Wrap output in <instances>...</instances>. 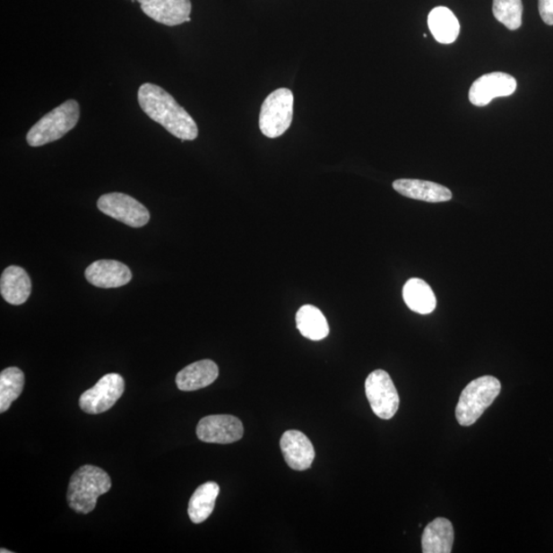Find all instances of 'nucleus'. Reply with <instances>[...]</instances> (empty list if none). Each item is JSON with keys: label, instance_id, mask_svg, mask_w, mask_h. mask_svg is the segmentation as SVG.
<instances>
[{"label": "nucleus", "instance_id": "1a4fd4ad", "mask_svg": "<svg viewBox=\"0 0 553 553\" xmlns=\"http://www.w3.org/2000/svg\"><path fill=\"white\" fill-rule=\"evenodd\" d=\"M196 434L204 443L232 444L242 439L244 428L235 416L211 415L199 421Z\"/></svg>", "mask_w": 553, "mask_h": 553}, {"label": "nucleus", "instance_id": "b1692460", "mask_svg": "<svg viewBox=\"0 0 553 553\" xmlns=\"http://www.w3.org/2000/svg\"><path fill=\"white\" fill-rule=\"evenodd\" d=\"M540 13L545 24L553 25V0H540Z\"/></svg>", "mask_w": 553, "mask_h": 553}, {"label": "nucleus", "instance_id": "5701e85b", "mask_svg": "<svg viewBox=\"0 0 553 553\" xmlns=\"http://www.w3.org/2000/svg\"><path fill=\"white\" fill-rule=\"evenodd\" d=\"M493 13L509 30H516L523 22L522 0H493Z\"/></svg>", "mask_w": 553, "mask_h": 553}, {"label": "nucleus", "instance_id": "412c9836", "mask_svg": "<svg viewBox=\"0 0 553 553\" xmlns=\"http://www.w3.org/2000/svg\"><path fill=\"white\" fill-rule=\"evenodd\" d=\"M297 326L306 339L318 341L326 339L329 325L325 315L314 306L301 307L297 314Z\"/></svg>", "mask_w": 553, "mask_h": 553}, {"label": "nucleus", "instance_id": "20e7f679", "mask_svg": "<svg viewBox=\"0 0 553 553\" xmlns=\"http://www.w3.org/2000/svg\"><path fill=\"white\" fill-rule=\"evenodd\" d=\"M81 108L75 99H69L55 108L27 134V143L31 147H41L63 138L78 124Z\"/></svg>", "mask_w": 553, "mask_h": 553}, {"label": "nucleus", "instance_id": "4be33fe9", "mask_svg": "<svg viewBox=\"0 0 553 553\" xmlns=\"http://www.w3.org/2000/svg\"><path fill=\"white\" fill-rule=\"evenodd\" d=\"M24 385V373L17 367L6 368L0 373V412L9 410L13 402L23 392Z\"/></svg>", "mask_w": 553, "mask_h": 553}, {"label": "nucleus", "instance_id": "f03ea898", "mask_svg": "<svg viewBox=\"0 0 553 553\" xmlns=\"http://www.w3.org/2000/svg\"><path fill=\"white\" fill-rule=\"evenodd\" d=\"M111 478L95 465H83L71 477L67 500L70 508L78 514H90L96 508L99 497L110 491Z\"/></svg>", "mask_w": 553, "mask_h": 553}, {"label": "nucleus", "instance_id": "423d86ee", "mask_svg": "<svg viewBox=\"0 0 553 553\" xmlns=\"http://www.w3.org/2000/svg\"><path fill=\"white\" fill-rule=\"evenodd\" d=\"M365 391L372 411L379 419L387 420L396 415L400 397L389 373L380 369L370 373L366 379Z\"/></svg>", "mask_w": 553, "mask_h": 553}, {"label": "nucleus", "instance_id": "f3484780", "mask_svg": "<svg viewBox=\"0 0 553 553\" xmlns=\"http://www.w3.org/2000/svg\"><path fill=\"white\" fill-rule=\"evenodd\" d=\"M454 542V529L452 523L437 518L428 523L422 534L423 553H450Z\"/></svg>", "mask_w": 553, "mask_h": 553}, {"label": "nucleus", "instance_id": "9b49d317", "mask_svg": "<svg viewBox=\"0 0 553 553\" xmlns=\"http://www.w3.org/2000/svg\"><path fill=\"white\" fill-rule=\"evenodd\" d=\"M148 17L163 25L174 27L190 22V0H136Z\"/></svg>", "mask_w": 553, "mask_h": 553}, {"label": "nucleus", "instance_id": "f8f14e48", "mask_svg": "<svg viewBox=\"0 0 553 553\" xmlns=\"http://www.w3.org/2000/svg\"><path fill=\"white\" fill-rule=\"evenodd\" d=\"M285 462L294 471H303L311 468L315 454L308 437L298 430H287L280 442Z\"/></svg>", "mask_w": 553, "mask_h": 553}, {"label": "nucleus", "instance_id": "9d476101", "mask_svg": "<svg viewBox=\"0 0 553 553\" xmlns=\"http://www.w3.org/2000/svg\"><path fill=\"white\" fill-rule=\"evenodd\" d=\"M515 90L514 77L504 72H493L480 76L472 83L470 100L472 105L484 107L490 104L495 98L512 96Z\"/></svg>", "mask_w": 553, "mask_h": 553}, {"label": "nucleus", "instance_id": "ddd939ff", "mask_svg": "<svg viewBox=\"0 0 553 553\" xmlns=\"http://www.w3.org/2000/svg\"><path fill=\"white\" fill-rule=\"evenodd\" d=\"M85 278L91 284L99 289H117L131 282L133 274L125 264L100 260L86 268Z\"/></svg>", "mask_w": 553, "mask_h": 553}, {"label": "nucleus", "instance_id": "39448f33", "mask_svg": "<svg viewBox=\"0 0 553 553\" xmlns=\"http://www.w3.org/2000/svg\"><path fill=\"white\" fill-rule=\"evenodd\" d=\"M293 102V93L289 89L272 91L264 99L258 120L264 135L276 139L287 132L292 124Z\"/></svg>", "mask_w": 553, "mask_h": 553}, {"label": "nucleus", "instance_id": "393cba45", "mask_svg": "<svg viewBox=\"0 0 553 553\" xmlns=\"http://www.w3.org/2000/svg\"><path fill=\"white\" fill-rule=\"evenodd\" d=\"M0 551H2V553H6V552H11V553H12V551L5 550V549H3L2 550H0Z\"/></svg>", "mask_w": 553, "mask_h": 553}, {"label": "nucleus", "instance_id": "6ab92c4d", "mask_svg": "<svg viewBox=\"0 0 553 553\" xmlns=\"http://www.w3.org/2000/svg\"><path fill=\"white\" fill-rule=\"evenodd\" d=\"M403 298L410 310L421 315L433 313L436 307V298L433 289L421 279L409 280L403 289Z\"/></svg>", "mask_w": 553, "mask_h": 553}, {"label": "nucleus", "instance_id": "a211bd4d", "mask_svg": "<svg viewBox=\"0 0 553 553\" xmlns=\"http://www.w3.org/2000/svg\"><path fill=\"white\" fill-rule=\"evenodd\" d=\"M428 23L436 40L443 45H451L461 33V24L448 7H435L428 14Z\"/></svg>", "mask_w": 553, "mask_h": 553}, {"label": "nucleus", "instance_id": "aec40b11", "mask_svg": "<svg viewBox=\"0 0 553 553\" xmlns=\"http://www.w3.org/2000/svg\"><path fill=\"white\" fill-rule=\"evenodd\" d=\"M220 494V486L207 482L197 488L189 502L188 514L194 523H201L210 518Z\"/></svg>", "mask_w": 553, "mask_h": 553}, {"label": "nucleus", "instance_id": "4468645a", "mask_svg": "<svg viewBox=\"0 0 553 553\" xmlns=\"http://www.w3.org/2000/svg\"><path fill=\"white\" fill-rule=\"evenodd\" d=\"M393 186L401 195L426 203H446L452 199V192L446 186L421 179L401 178Z\"/></svg>", "mask_w": 553, "mask_h": 553}, {"label": "nucleus", "instance_id": "7ed1b4c3", "mask_svg": "<svg viewBox=\"0 0 553 553\" xmlns=\"http://www.w3.org/2000/svg\"><path fill=\"white\" fill-rule=\"evenodd\" d=\"M501 384L497 377L482 376L466 385L456 407V419L462 427H471L499 396Z\"/></svg>", "mask_w": 553, "mask_h": 553}, {"label": "nucleus", "instance_id": "dca6fc26", "mask_svg": "<svg viewBox=\"0 0 553 553\" xmlns=\"http://www.w3.org/2000/svg\"><path fill=\"white\" fill-rule=\"evenodd\" d=\"M0 292L7 303L23 305L31 294L30 277L23 268L11 265L4 271L0 279Z\"/></svg>", "mask_w": 553, "mask_h": 553}, {"label": "nucleus", "instance_id": "0eeeda50", "mask_svg": "<svg viewBox=\"0 0 553 553\" xmlns=\"http://www.w3.org/2000/svg\"><path fill=\"white\" fill-rule=\"evenodd\" d=\"M125 389L124 377L117 373H110L100 378L99 382L85 391L81 399L79 406L82 410L88 414L104 413L117 404L122 397Z\"/></svg>", "mask_w": 553, "mask_h": 553}, {"label": "nucleus", "instance_id": "2eb2a0df", "mask_svg": "<svg viewBox=\"0 0 553 553\" xmlns=\"http://www.w3.org/2000/svg\"><path fill=\"white\" fill-rule=\"evenodd\" d=\"M219 367L212 360H203L186 366L177 373L176 383L178 390L193 392L204 389L219 377Z\"/></svg>", "mask_w": 553, "mask_h": 553}, {"label": "nucleus", "instance_id": "6e6552de", "mask_svg": "<svg viewBox=\"0 0 553 553\" xmlns=\"http://www.w3.org/2000/svg\"><path fill=\"white\" fill-rule=\"evenodd\" d=\"M98 208L103 213L132 228H142L150 220L147 208L126 194H105L98 200Z\"/></svg>", "mask_w": 553, "mask_h": 553}, {"label": "nucleus", "instance_id": "f257e3e1", "mask_svg": "<svg viewBox=\"0 0 553 553\" xmlns=\"http://www.w3.org/2000/svg\"><path fill=\"white\" fill-rule=\"evenodd\" d=\"M142 110L182 141H194L198 136L195 120L177 102L169 92L153 83L143 84L138 91Z\"/></svg>", "mask_w": 553, "mask_h": 553}]
</instances>
